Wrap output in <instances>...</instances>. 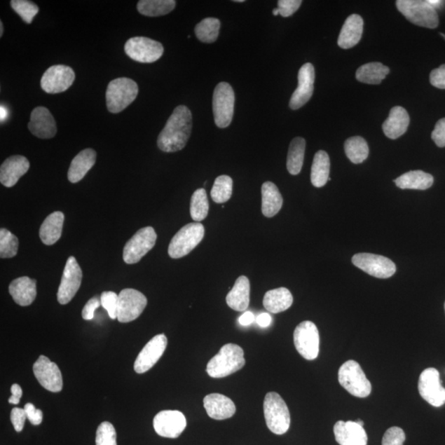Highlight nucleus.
Here are the masks:
<instances>
[{
	"label": "nucleus",
	"mask_w": 445,
	"mask_h": 445,
	"mask_svg": "<svg viewBox=\"0 0 445 445\" xmlns=\"http://www.w3.org/2000/svg\"><path fill=\"white\" fill-rule=\"evenodd\" d=\"M192 115L189 107L178 106L159 134L158 146L162 151L173 153L182 151L190 138Z\"/></svg>",
	"instance_id": "obj_1"
},
{
	"label": "nucleus",
	"mask_w": 445,
	"mask_h": 445,
	"mask_svg": "<svg viewBox=\"0 0 445 445\" xmlns=\"http://www.w3.org/2000/svg\"><path fill=\"white\" fill-rule=\"evenodd\" d=\"M245 362V353L240 346L229 343L224 345L210 360L206 371L210 377L224 378L240 370Z\"/></svg>",
	"instance_id": "obj_2"
},
{
	"label": "nucleus",
	"mask_w": 445,
	"mask_h": 445,
	"mask_svg": "<svg viewBox=\"0 0 445 445\" xmlns=\"http://www.w3.org/2000/svg\"><path fill=\"white\" fill-rule=\"evenodd\" d=\"M137 83L129 78H118L109 83L106 98L107 109L111 114H119L137 97Z\"/></svg>",
	"instance_id": "obj_3"
},
{
	"label": "nucleus",
	"mask_w": 445,
	"mask_h": 445,
	"mask_svg": "<svg viewBox=\"0 0 445 445\" xmlns=\"http://www.w3.org/2000/svg\"><path fill=\"white\" fill-rule=\"evenodd\" d=\"M267 427L275 434H284L290 425V414L288 406L278 393H267L263 404Z\"/></svg>",
	"instance_id": "obj_4"
},
{
	"label": "nucleus",
	"mask_w": 445,
	"mask_h": 445,
	"mask_svg": "<svg viewBox=\"0 0 445 445\" xmlns=\"http://www.w3.org/2000/svg\"><path fill=\"white\" fill-rule=\"evenodd\" d=\"M398 11L404 14L406 20L415 25L434 29L439 25V17L428 0H397Z\"/></svg>",
	"instance_id": "obj_5"
},
{
	"label": "nucleus",
	"mask_w": 445,
	"mask_h": 445,
	"mask_svg": "<svg viewBox=\"0 0 445 445\" xmlns=\"http://www.w3.org/2000/svg\"><path fill=\"white\" fill-rule=\"evenodd\" d=\"M205 228L203 224L195 222L186 224L178 231L168 247V255L173 259H182L203 241Z\"/></svg>",
	"instance_id": "obj_6"
},
{
	"label": "nucleus",
	"mask_w": 445,
	"mask_h": 445,
	"mask_svg": "<svg viewBox=\"0 0 445 445\" xmlns=\"http://www.w3.org/2000/svg\"><path fill=\"white\" fill-rule=\"evenodd\" d=\"M338 381L341 385L355 397H367L371 393V383L362 367L355 360H348L341 365L338 371Z\"/></svg>",
	"instance_id": "obj_7"
},
{
	"label": "nucleus",
	"mask_w": 445,
	"mask_h": 445,
	"mask_svg": "<svg viewBox=\"0 0 445 445\" xmlns=\"http://www.w3.org/2000/svg\"><path fill=\"white\" fill-rule=\"evenodd\" d=\"M235 95L231 84L221 82L214 88L213 95V112L214 123L219 128H226L231 124Z\"/></svg>",
	"instance_id": "obj_8"
},
{
	"label": "nucleus",
	"mask_w": 445,
	"mask_h": 445,
	"mask_svg": "<svg viewBox=\"0 0 445 445\" xmlns=\"http://www.w3.org/2000/svg\"><path fill=\"white\" fill-rule=\"evenodd\" d=\"M294 343L304 359L315 360L320 353V337L315 323L310 321L299 323L294 332Z\"/></svg>",
	"instance_id": "obj_9"
},
{
	"label": "nucleus",
	"mask_w": 445,
	"mask_h": 445,
	"mask_svg": "<svg viewBox=\"0 0 445 445\" xmlns=\"http://www.w3.org/2000/svg\"><path fill=\"white\" fill-rule=\"evenodd\" d=\"M160 42L144 36H135L126 41L125 53L130 59L139 63H153L163 55Z\"/></svg>",
	"instance_id": "obj_10"
},
{
	"label": "nucleus",
	"mask_w": 445,
	"mask_h": 445,
	"mask_svg": "<svg viewBox=\"0 0 445 445\" xmlns=\"http://www.w3.org/2000/svg\"><path fill=\"white\" fill-rule=\"evenodd\" d=\"M157 233L152 227H145L139 231L126 242L123 250L125 263L135 264L143 259L156 245Z\"/></svg>",
	"instance_id": "obj_11"
},
{
	"label": "nucleus",
	"mask_w": 445,
	"mask_h": 445,
	"mask_svg": "<svg viewBox=\"0 0 445 445\" xmlns=\"http://www.w3.org/2000/svg\"><path fill=\"white\" fill-rule=\"evenodd\" d=\"M118 295L117 320L125 323L137 320L147 306V298L134 289H123Z\"/></svg>",
	"instance_id": "obj_12"
},
{
	"label": "nucleus",
	"mask_w": 445,
	"mask_h": 445,
	"mask_svg": "<svg viewBox=\"0 0 445 445\" xmlns=\"http://www.w3.org/2000/svg\"><path fill=\"white\" fill-rule=\"evenodd\" d=\"M352 263L364 273L379 279H387L395 274L396 265L388 257L372 254H358L352 257Z\"/></svg>",
	"instance_id": "obj_13"
},
{
	"label": "nucleus",
	"mask_w": 445,
	"mask_h": 445,
	"mask_svg": "<svg viewBox=\"0 0 445 445\" xmlns=\"http://www.w3.org/2000/svg\"><path fill=\"white\" fill-rule=\"evenodd\" d=\"M418 390L421 397L429 404L439 407L445 404V388L442 386L437 369L427 368L420 374Z\"/></svg>",
	"instance_id": "obj_14"
},
{
	"label": "nucleus",
	"mask_w": 445,
	"mask_h": 445,
	"mask_svg": "<svg viewBox=\"0 0 445 445\" xmlns=\"http://www.w3.org/2000/svg\"><path fill=\"white\" fill-rule=\"evenodd\" d=\"M83 273L76 257L69 256L65 264L57 293L58 302L60 304H67L72 301L81 288Z\"/></svg>",
	"instance_id": "obj_15"
},
{
	"label": "nucleus",
	"mask_w": 445,
	"mask_h": 445,
	"mask_svg": "<svg viewBox=\"0 0 445 445\" xmlns=\"http://www.w3.org/2000/svg\"><path fill=\"white\" fill-rule=\"evenodd\" d=\"M76 74L74 70L67 65H53L46 69L41 78V86L46 93L50 95L63 93L71 87Z\"/></svg>",
	"instance_id": "obj_16"
},
{
	"label": "nucleus",
	"mask_w": 445,
	"mask_h": 445,
	"mask_svg": "<svg viewBox=\"0 0 445 445\" xmlns=\"http://www.w3.org/2000/svg\"><path fill=\"white\" fill-rule=\"evenodd\" d=\"M186 427V419L179 411H162L153 419L154 430L162 437H179Z\"/></svg>",
	"instance_id": "obj_17"
},
{
	"label": "nucleus",
	"mask_w": 445,
	"mask_h": 445,
	"mask_svg": "<svg viewBox=\"0 0 445 445\" xmlns=\"http://www.w3.org/2000/svg\"><path fill=\"white\" fill-rule=\"evenodd\" d=\"M34 372L37 381L46 390L59 392L63 388L62 372L55 363L41 355L34 365Z\"/></svg>",
	"instance_id": "obj_18"
},
{
	"label": "nucleus",
	"mask_w": 445,
	"mask_h": 445,
	"mask_svg": "<svg viewBox=\"0 0 445 445\" xmlns=\"http://www.w3.org/2000/svg\"><path fill=\"white\" fill-rule=\"evenodd\" d=\"M315 70L311 63H306L299 69L298 87L289 100V107L298 110L310 100L315 90Z\"/></svg>",
	"instance_id": "obj_19"
},
{
	"label": "nucleus",
	"mask_w": 445,
	"mask_h": 445,
	"mask_svg": "<svg viewBox=\"0 0 445 445\" xmlns=\"http://www.w3.org/2000/svg\"><path fill=\"white\" fill-rule=\"evenodd\" d=\"M167 345V339L165 334L157 335L145 345L135 360L134 369L137 374L149 371L158 360L162 357Z\"/></svg>",
	"instance_id": "obj_20"
},
{
	"label": "nucleus",
	"mask_w": 445,
	"mask_h": 445,
	"mask_svg": "<svg viewBox=\"0 0 445 445\" xmlns=\"http://www.w3.org/2000/svg\"><path fill=\"white\" fill-rule=\"evenodd\" d=\"M28 129L32 135L40 139L53 138L57 132L53 116L43 107H36L32 111Z\"/></svg>",
	"instance_id": "obj_21"
},
{
	"label": "nucleus",
	"mask_w": 445,
	"mask_h": 445,
	"mask_svg": "<svg viewBox=\"0 0 445 445\" xmlns=\"http://www.w3.org/2000/svg\"><path fill=\"white\" fill-rule=\"evenodd\" d=\"M334 434L340 445H367V432L356 421H337L334 425Z\"/></svg>",
	"instance_id": "obj_22"
},
{
	"label": "nucleus",
	"mask_w": 445,
	"mask_h": 445,
	"mask_svg": "<svg viewBox=\"0 0 445 445\" xmlns=\"http://www.w3.org/2000/svg\"><path fill=\"white\" fill-rule=\"evenodd\" d=\"M29 168L30 163L25 156L9 157L0 167V182L6 187L15 186L18 180L26 174Z\"/></svg>",
	"instance_id": "obj_23"
},
{
	"label": "nucleus",
	"mask_w": 445,
	"mask_h": 445,
	"mask_svg": "<svg viewBox=\"0 0 445 445\" xmlns=\"http://www.w3.org/2000/svg\"><path fill=\"white\" fill-rule=\"evenodd\" d=\"M204 407L210 418L221 420L232 418L235 414L236 406L226 396L212 393L204 398Z\"/></svg>",
	"instance_id": "obj_24"
},
{
	"label": "nucleus",
	"mask_w": 445,
	"mask_h": 445,
	"mask_svg": "<svg viewBox=\"0 0 445 445\" xmlns=\"http://www.w3.org/2000/svg\"><path fill=\"white\" fill-rule=\"evenodd\" d=\"M364 20L358 14L346 18L340 32L337 44L343 49H350L357 45L363 34Z\"/></svg>",
	"instance_id": "obj_25"
},
{
	"label": "nucleus",
	"mask_w": 445,
	"mask_h": 445,
	"mask_svg": "<svg viewBox=\"0 0 445 445\" xmlns=\"http://www.w3.org/2000/svg\"><path fill=\"white\" fill-rule=\"evenodd\" d=\"M8 290L18 306H31L36 297V280L23 276L13 280Z\"/></svg>",
	"instance_id": "obj_26"
},
{
	"label": "nucleus",
	"mask_w": 445,
	"mask_h": 445,
	"mask_svg": "<svg viewBox=\"0 0 445 445\" xmlns=\"http://www.w3.org/2000/svg\"><path fill=\"white\" fill-rule=\"evenodd\" d=\"M410 124V117L404 107H395L383 124V133L388 138L396 139L404 135Z\"/></svg>",
	"instance_id": "obj_27"
},
{
	"label": "nucleus",
	"mask_w": 445,
	"mask_h": 445,
	"mask_svg": "<svg viewBox=\"0 0 445 445\" xmlns=\"http://www.w3.org/2000/svg\"><path fill=\"white\" fill-rule=\"evenodd\" d=\"M97 153L92 149L78 153L73 159L68 171V179L72 184L81 182L89 170L95 166Z\"/></svg>",
	"instance_id": "obj_28"
},
{
	"label": "nucleus",
	"mask_w": 445,
	"mask_h": 445,
	"mask_svg": "<svg viewBox=\"0 0 445 445\" xmlns=\"http://www.w3.org/2000/svg\"><path fill=\"white\" fill-rule=\"evenodd\" d=\"M226 302L229 308L238 312L245 311L250 303V282L245 275L240 276L227 294Z\"/></svg>",
	"instance_id": "obj_29"
},
{
	"label": "nucleus",
	"mask_w": 445,
	"mask_h": 445,
	"mask_svg": "<svg viewBox=\"0 0 445 445\" xmlns=\"http://www.w3.org/2000/svg\"><path fill=\"white\" fill-rule=\"evenodd\" d=\"M261 212L267 218L274 217L283 205V198L273 182H266L261 186Z\"/></svg>",
	"instance_id": "obj_30"
},
{
	"label": "nucleus",
	"mask_w": 445,
	"mask_h": 445,
	"mask_svg": "<svg viewBox=\"0 0 445 445\" xmlns=\"http://www.w3.org/2000/svg\"><path fill=\"white\" fill-rule=\"evenodd\" d=\"M64 215L56 212L48 215L40 228L41 240L46 245H53L62 235Z\"/></svg>",
	"instance_id": "obj_31"
},
{
	"label": "nucleus",
	"mask_w": 445,
	"mask_h": 445,
	"mask_svg": "<svg viewBox=\"0 0 445 445\" xmlns=\"http://www.w3.org/2000/svg\"><path fill=\"white\" fill-rule=\"evenodd\" d=\"M292 294L287 288L281 287L269 290L263 299V306L271 313L287 310L293 303Z\"/></svg>",
	"instance_id": "obj_32"
},
{
	"label": "nucleus",
	"mask_w": 445,
	"mask_h": 445,
	"mask_svg": "<svg viewBox=\"0 0 445 445\" xmlns=\"http://www.w3.org/2000/svg\"><path fill=\"white\" fill-rule=\"evenodd\" d=\"M395 184L401 189L426 190L434 184V177L421 170L410 171L395 180Z\"/></svg>",
	"instance_id": "obj_33"
},
{
	"label": "nucleus",
	"mask_w": 445,
	"mask_h": 445,
	"mask_svg": "<svg viewBox=\"0 0 445 445\" xmlns=\"http://www.w3.org/2000/svg\"><path fill=\"white\" fill-rule=\"evenodd\" d=\"M330 158L329 154L323 151L316 153L313 158L311 170V182L313 186L320 189L329 181Z\"/></svg>",
	"instance_id": "obj_34"
},
{
	"label": "nucleus",
	"mask_w": 445,
	"mask_h": 445,
	"mask_svg": "<svg viewBox=\"0 0 445 445\" xmlns=\"http://www.w3.org/2000/svg\"><path fill=\"white\" fill-rule=\"evenodd\" d=\"M390 72V68L382 63L371 62L360 67L356 71L355 77L358 81L364 83L379 84Z\"/></svg>",
	"instance_id": "obj_35"
},
{
	"label": "nucleus",
	"mask_w": 445,
	"mask_h": 445,
	"mask_svg": "<svg viewBox=\"0 0 445 445\" xmlns=\"http://www.w3.org/2000/svg\"><path fill=\"white\" fill-rule=\"evenodd\" d=\"M306 142L301 137L294 138L289 144L287 156V170L290 174L298 175L303 165Z\"/></svg>",
	"instance_id": "obj_36"
},
{
	"label": "nucleus",
	"mask_w": 445,
	"mask_h": 445,
	"mask_svg": "<svg viewBox=\"0 0 445 445\" xmlns=\"http://www.w3.org/2000/svg\"><path fill=\"white\" fill-rule=\"evenodd\" d=\"M175 7L174 0H140L137 4L138 11L148 17L166 15Z\"/></svg>",
	"instance_id": "obj_37"
},
{
	"label": "nucleus",
	"mask_w": 445,
	"mask_h": 445,
	"mask_svg": "<svg viewBox=\"0 0 445 445\" xmlns=\"http://www.w3.org/2000/svg\"><path fill=\"white\" fill-rule=\"evenodd\" d=\"M344 147L346 156L355 165L367 160L369 156L368 144L362 137H354L346 139Z\"/></svg>",
	"instance_id": "obj_38"
},
{
	"label": "nucleus",
	"mask_w": 445,
	"mask_h": 445,
	"mask_svg": "<svg viewBox=\"0 0 445 445\" xmlns=\"http://www.w3.org/2000/svg\"><path fill=\"white\" fill-rule=\"evenodd\" d=\"M220 29L218 18H207L200 22L195 28L196 37L205 43H213L217 40Z\"/></svg>",
	"instance_id": "obj_39"
},
{
	"label": "nucleus",
	"mask_w": 445,
	"mask_h": 445,
	"mask_svg": "<svg viewBox=\"0 0 445 445\" xmlns=\"http://www.w3.org/2000/svg\"><path fill=\"white\" fill-rule=\"evenodd\" d=\"M209 201L207 194L204 189L196 190L191 196L190 213L195 222L203 221L209 213Z\"/></svg>",
	"instance_id": "obj_40"
},
{
	"label": "nucleus",
	"mask_w": 445,
	"mask_h": 445,
	"mask_svg": "<svg viewBox=\"0 0 445 445\" xmlns=\"http://www.w3.org/2000/svg\"><path fill=\"white\" fill-rule=\"evenodd\" d=\"M233 193V180L227 175L219 176L215 179L210 196L215 203H227Z\"/></svg>",
	"instance_id": "obj_41"
},
{
	"label": "nucleus",
	"mask_w": 445,
	"mask_h": 445,
	"mask_svg": "<svg viewBox=\"0 0 445 445\" xmlns=\"http://www.w3.org/2000/svg\"><path fill=\"white\" fill-rule=\"evenodd\" d=\"M18 238L6 228L0 229V256L12 259L18 254Z\"/></svg>",
	"instance_id": "obj_42"
},
{
	"label": "nucleus",
	"mask_w": 445,
	"mask_h": 445,
	"mask_svg": "<svg viewBox=\"0 0 445 445\" xmlns=\"http://www.w3.org/2000/svg\"><path fill=\"white\" fill-rule=\"evenodd\" d=\"M11 7L27 25H31L32 20L39 12V8L36 4L27 0H12Z\"/></svg>",
	"instance_id": "obj_43"
},
{
	"label": "nucleus",
	"mask_w": 445,
	"mask_h": 445,
	"mask_svg": "<svg viewBox=\"0 0 445 445\" xmlns=\"http://www.w3.org/2000/svg\"><path fill=\"white\" fill-rule=\"evenodd\" d=\"M96 445H117L116 430L109 421H104L98 426Z\"/></svg>",
	"instance_id": "obj_44"
},
{
	"label": "nucleus",
	"mask_w": 445,
	"mask_h": 445,
	"mask_svg": "<svg viewBox=\"0 0 445 445\" xmlns=\"http://www.w3.org/2000/svg\"><path fill=\"white\" fill-rule=\"evenodd\" d=\"M101 304L109 313L111 320L117 318L118 311L119 295L112 292H105L101 295Z\"/></svg>",
	"instance_id": "obj_45"
},
{
	"label": "nucleus",
	"mask_w": 445,
	"mask_h": 445,
	"mask_svg": "<svg viewBox=\"0 0 445 445\" xmlns=\"http://www.w3.org/2000/svg\"><path fill=\"white\" fill-rule=\"evenodd\" d=\"M405 439L406 434L404 430L393 426L384 434L382 445H404Z\"/></svg>",
	"instance_id": "obj_46"
},
{
	"label": "nucleus",
	"mask_w": 445,
	"mask_h": 445,
	"mask_svg": "<svg viewBox=\"0 0 445 445\" xmlns=\"http://www.w3.org/2000/svg\"><path fill=\"white\" fill-rule=\"evenodd\" d=\"M301 0H280L278 1V11L280 15L287 18L293 15L302 4Z\"/></svg>",
	"instance_id": "obj_47"
},
{
	"label": "nucleus",
	"mask_w": 445,
	"mask_h": 445,
	"mask_svg": "<svg viewBox=\"0 0 445 445\" xmlns=\"http://www.w3.org/2000/svg\"><path fill=\"white\" fill-rule=\"evenodd\" d=\"M11 421L13 425L14 430L17 432H21L27 418L26 411L25 409H20V407H15L11 411Z\"/></svg>",
	"instance_id": "obj_48"
},
{
	"label": "nucleus",
	"mask_w": 445,
	"mask_h": 445,
	"mask_svg": "<svg viewBox=\"0 0 445 445\" xmlns=\"http://www.w3.org/2000/svg\"><path fill=\"white\" fill-rule=\"evenodd\" d=\"M101 304V299L97 296L93 297L85 304L83 308L82 317L84 320L90 321L95 317V313L97 308H100Z\"/></svg>",
	"instance_id": "obj_49"
},
{
	"label": "nucleus",
	"mask_w": 445,
	"mask_h": 445,
	"mask_svg": "<svg viewBox=\"0 0 445 445\" xmlns=\"http://www.w3.org/2000/svg\"><path fill=\"white\" fill-rule=\"evenodd\" d=\"M432 138L438 147H445V118L440 119L435 125Z\"/></svg>",
	"instance_id": "obj_50"
},
{
	"label": "nucleus",
	"mask_w": 445,
	"mask_h": 445,
	"mask_svg": "<svg viewBox=\"0 0 445 445\" xmlns=\"http://www.w3.org/2000/svg\"><path fill=\"white\" fill-rule=\"evenodd\" d=\"M430 81L434 87L445 89V64L432 70L430 74Z\"/></svg>",
	"instance_id": "obj_51"
},
{
	"label": "nucleus",
	"mask_w": 445,
	"mask_h": 445,
	"mask_svg": "<svg viewBox=\"0 0 445 445\" xmlns=\"http://www.w3.org/2000/svg\"><path fill=\"white\" fill-rule=\"evenodd\" d=\"M27 418L30 423L34 425H39L43 420V413L39 409H36L35 406L32 404H27L25 406Z\"/></svg>",
	"instance_id": "obj_52"
},
{
	"label": "nucleus",
	"mask_w": 445,
	"mask_h": 445,
	"mask_svg": "<svg viewBox=\"0 0 445 445\" xmlns=\"http://www.w3.org/2000/svg\"><path fill=\"white\" fill-rule=\"evenodd\" d=\"M12 396L8 399V402L11 404L17 405L20 404L21 397L22 396V388L18 384L14 383L11 387Z\"/></svg>",
	"instance_id": "obj_53"
},
{
	"label": "nucleus",
	"mask_w": 445,
	"mask_h": 445,
	"mask_svg": "<svg viewBox=\"0 0 445 445\" xmlns=\"http://www.w3.org/2000/svg\"><path fill=\"white\" fill-rule=\"evenodd\" d=\"M255 320V317L254 313L252 312H245L243 315L240 317L238 322H240L242 326H248L252 324Z\"/></svg>",
	"instance_id": "obj_54"
},
{
	"label": "nucleus",
	"mask_w": 445,
	"mask_h": 445,
	"mask_svg": "<svg viewBox=\"0 0 445 445\" xmlns=\"http://www.w3.org/2000/svg\"><path fill=\"white\" fill-rule=\"evenodd\" d=\"M256 321L257 324H259L261 327H267L270 326L271 322V317L268 315V313H261V315L257 316L256 318Z\"/></svg>",
	"instance_id": "obj_55"
},
{
	"label": "nucleus",
	"mask_w": 445,
	"mask_h": 445,
	"mask_svg": "<svg viewBox=\"0 0 445 445\" xmlns=\"http://www.w3.org/2000/svg\"><path fill=\"white\" fill-rule=\"evenodd\" d=\"M428 1L430 4V6H432L435 9L441 6V4H443V1H440V0H428Z\"/></svg>",
	"instance_id": "obj_56"
},
{
	"label": "nucleus",
	"mask_w": 445,
	"mask_h": 445,
	"mask_svg": "<svg viewBox=\"0 0 445 445\" xmlns=\"http://www.w3.org/2000/svg\"><path fill=\"white\" fill-rule=\"evenodd\" d=\"M7 116V111L3 106H1V121L6 120Z\"/></svg>",
	"instance_id": "obj_57"
},
{
	"label": "nucleus",
	"mask_w": 445,
	"mask_h": 445,
	"mask_svg": "<svg viewBox=\"0 0 445 445\" xmlns=\"http://www.w3.org/2000/svg\"><path fill=\"white\" fill-rule=\"evenodd\" d=\"M3 32H4L3 22H0V36H3Z\"/></svg>",
	"instance_id": "obj_58"
},
{
	"label": "nucleus",
	"mask_w": 445,
	"mask_h": 445,
	"mask_svg": "<svg viewBox=\"0 0 445 445\" xmlns=\"http://www.w3.org/2000/svg\"><path fill=\"white\" fill-rule=\"evenodd\" d=\"M273 13L274 14L275 16L279 15L280 13H279L278 8L274 9Z\"/></svg>",
	"instance_id": "obj_59"
},
{
	"label": "nucleus",
	"mask_w": 445,
	"mask_h": 445,
	"mask_svg": "<svg viewBox=\"0 0 445 445\" xmlns=\"http://www.w3.org/2000/svg\"><path fill=\"white\" fill-rule=\"evenodd\" d=\"M355 421H356V423L359 424L360 425L364 426L363 420H355Z\"/></svg>",
	"instance_id": "obj_60"
},
{
	"label": "nucleus",
	"mask_w": 445,
	"mask_h": 445,
	"mask_svg": "<svg viewBox=\"0 0 445 445\" xmlns=\"http://www.w3.org/2000/svg\"><path fill=\"white\" fill-rule=\"evenodd\" d=\"M234 2H236V3H243V2H245V0H235V1H234Z\"/></svg>",
	"instance_id": "obj_61"
},
{
	"label": "nucleus",
	"mask_w": 445,
	"mask_h": 445,
	"mask_svg": "<svg viewBox=\"0 0 445 445\" xmlns=\"http://www.w3.org/2000/svg\"><path fill=\"white\" fill-rule=\"evenodd\" d=\"M439 35L441 36L443 39L445 40V35L444 34H441V32H440Z\"/></svg>",
	"instance_id": "obj_62"
},
{
	"label": "nucleus",
	"mask_w": 445,
	"mask_h": 445,
	"mask_svg": "<svg viewBox=\"0 0 445 445\" xmlns=\"http://www.w3.org/2000/svg\"><path fill=\"white\" fill-rule=\"evenodd\" d=\"M444 309H445V303H444Z\"/></svg>",
	"instance_id": "obj_63"
}]
</instances>
